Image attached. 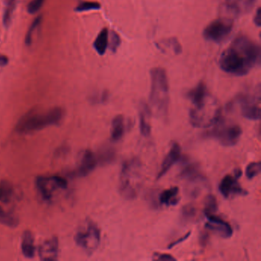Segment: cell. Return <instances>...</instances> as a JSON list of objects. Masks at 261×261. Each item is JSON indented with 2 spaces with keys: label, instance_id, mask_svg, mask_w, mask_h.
I'll use <instances>...</instances> for the list:
<instances>
[{
  "label": "cell",
  "instance_id": "1",
  "mask_svg": "<svg viewBox=\"0 0 261 261\" xmlns=\"http://www.w3.org/2000/svg\"><path fill=\"white\" fill-rule=\"evenodd\" d=\"M259 44L244 35L238 36L219 59V66L228 74L243 76L261 63Z\"/></svg>",
  "mask_w": 261,
  "mask_h": 261
},
{
  "label": "cell",
  "instance_id": "2",
  "mask_svg": "<svg viewBox=\"0 0 261 261\" xmlns=\"http://www.w3.org/2000/svg\"><path fill=\"white\" fill-rule=\"evenodd\" d=\"M64 114V109L59 107L51 108L44 113H41L37 109H31L19 120L16 131L25 134L41 130L50 126L57 125L62 121Z\"/></svg>",
  "mask_w": 261,
  "mask_h": 261
},
{
  "label": "cell",
  "instance_id": "3",
  "mask_svg": "<svg viewBox=\"0 0 261 261\" xmlns=\"http://www.w3.org/2000/svg\"><path fill=\"white\" fill-rule=\"evenodd\" d=\"M221 117V108L210 94L205 99L193 103L189 112L190 124L197 128L213 127Z\"/></svg>",
  "mask_w": 261,
  "mask_h": 261
},
{
  "label": "cell",
  "instance_id": "4",
  "mask_svg": "<svg viewBox=\"0 0 261 261\" xmlns=\"http://www.w3.org/2000/svg\"><path fill=\"white\" fill-rule=\"evenodd\" d=\"M151 90L150 101L155 111L166 116L170 104V86L165 69L154 67L150 71Z\"/></svg>",
  "mask_w": 261,
  "mask_h": 261
},
{
  "label": "cell",
  "instance_id": "5",
  "mask_svg": "<svg viewBox=\"0 0 261 261\" xmlns=\"http://www.w3.org/2000/svg\"><path fill=\"white\" fill-rule=\"evenodd\" d=\"M141 171V162L137 158L125 161L120 171L119 191L123 198L132 200L137 196L139 178Z\"/></svg>",
  "mask_w": 261,
  "mask_h": 261
},
{
  "label": "cell",
  "instance_id": "6",
  "mask_svg": "<svg viewBox=\"0 0 261 261\" xmlns=\"http://www.w3.org/2000/svg\"><path fill=\"white\" fill-rule=\"evenodd\" d=\"M74 241L87 254H93L101 242V231L98 226L94 221L87 220L74 235Z\"/></svg>",
  "mask_w": 261,
  "mask_h": 261
},
{
  "label": "cell",
  "instance_id": "7",
  "mask_svg": "<svg viewBox=\"0 0 261 261\" xmlns=\"http://www.w3.org/2000/svg\"><path fill=\"white\" fill-rule=\"evenodd\" d=\"M242 135L240 126L235 124H227L222 118L213 126V129L208 131L206 136L214 138L224 147H232L238 143Z\"/></svg>",
  "mask_w": 261,
  "mask_h": 261
},
{
  "label": "cell",
  "instance_id": "8",
  "mask_svg": "<svg viewBox=\"0 0 261 261\" xmlns=\"http://www.w3.org/2000/svg\"><path fill=\"white\" fill-rule=\"evenodd\" d=\"M233 27V22L231 20L219 19L205 27L203 31V36L206 40L213 43H223L229 37Z\"/></svg>",
  "mask_w": 261,
  "mask_h": 261
},
{
  "label": "cell",
  "instance_id": "9",
  "mask_svg": "<svg viewBox=\"0 0 261 261\" xmlns=\"http://www.w3.org/2000/svg\"><path fill=\"white\" fill-rule=\"evenodd\" d=\"M260 101L261 95L259 90L255 94H240L233 102L239 104L240 113L243 117L251 120H259L261 119Z\"/></svg>",
  "mask_w": 261,
  "mask_h": 261
},
{
  "label": "cell",
  "instance_id": "10",
  "mask_svg": "<svg viewBox=\"0 0 261 261\" xmlns=\"http://www.w3.org/2000/svg\"><path fill=\"white\" fill-rule=\"evenodd\" d=\"M36 184L41 196L45 201L51 199L53 193L57 189H66L67 187V179L60 175L37 177Z\"/></svg>",
  "mask_w": 261,
  "mask_h": 261
},
{
  "label": "cell",
  "instance_id": "11",
  "mask_svg": "<svg viewBox=\"0 0 261 261\" xmlns=\"http://www.w3.org/2000/svg\"><path fill=\"white\" fill-rule=\"evenodd\" d=\"M241 171L237 170L235 176L231 175H227L222 178L219 184V191L224 198H229L230 196L233 195H239V196H246L247 192L240 186L239 182V178L241 175Z\"/></svg>",
  "mask_w": 261,
  "mask_h": 261
},
{
  "label": "cell",
  "instance_id": "12",
  "mask_svg": "<svg viewBox=\"0 0 261 261\" xmlns=\"http://www.w3.org/2000/svg\"><path fill=\"white\" fill-rule=\"evenodd\" d=\"M208 219V222L205 224V228L210 231L218 234L224 239H229L233 235V229L231 228L229 223L223 220L218 216L214 214H205Z\"/></svg>",
  "mask_w": 261,
  "mask_h": 261
},
{
  "label": "cell",
  "instance_id": "13",
  "mask_svg": "<svg viewBox=\"0 0 261 261\" xmlns=\"http://www.w3.org/2000/svg\"><path fill=\"white\" fill-rule=\"evenodd\" d=\"M59 241L57 237L44 240L38 250V254L42 261H56L59 257Z\"/></svg>",
  "mask_w": 261,
  "mask_h": 261
},
{
  "label": "cell",
  "instance_id": "14",
  "mask_svg": "<svg viewBox=\"0 0 261 261\" xmlns=\"http://www.w3.org/2000/svg\"><path fill=\"white\" fill-rule=\"evenodd\" d=\"M181 158V147L178 143H173L172 145L171 149L170 152H168L166 158L162 162L160 170L157 175V179H160L161 178L164 176L169 170L171 169L172 166L175 164V162H178Z\"/></svg>",
  "mask_w": 261,
  "mask_h": 261
},
{
  "label": "cell",
  "instance_id": "15",
  "mask_svg": "<svg viewBox=\"0 0 261 261\" xmlns=\"http://www.w3.org/2000/svg\"><path fill=\"white\" fill-rule=\"evenodd\" d=\"M97 165V159L94 152L90 150H85L81 157V164L78 166L75 174L79 177L87 176L94 171Z\"/></svg>",
  "mask_w": 261,
  "mask_h": 261
},
{
  "label": "cell",
  "instance_id": "16",
  "mask_svg": "<svg viewBox=\"0 0 261 261\" xmlns=\"http://www.w3.org/2000/svg\"><path fill=\"white\" fill-rule=\"evenodd\" d=\"M179 175L191 183H201L205 185L208 183L206 177L203 175L200 171L199 166L196 163L188 164L182 170Z\"/></svg>",
  "mask_w": 261,
  "mask_h": 261
},
{
  "label": "cell",
  "instance_id": "17",
  "mask_svg": "<svg viewBox=\"0 0 261 261\" xmlns=\"http://www.w3.org/2000/svg\"><path fill=\"white\" fill-rule=\"evenodd\" d=\"M139 113H140V132L143 136L147 137L150 136V132H151V125H150L151 111L147 103H140Z\"/></svg>",
  "mask_w": 261,
  "mask_h": 261
},
{
  "label": "cell",
  "instance_id": "18",
  "mask_svg": "<svg viewBox=\"0 0 261 261\" xmlns=\"http://www.w3.org/2000/svg\"><path fill=\"white\" fill-rule=\"evenodd\" d=\"M22 252L23 255L28 259L33 258L36 255V247L35 245V239L33 234L30 231H25L22 237Z\"/></svg>",
  "mask_w": 261,
  "mask_h": 261
},
{
  "label": "cell",
  "instance_id": "19",
  "mask_svg": "<svg viewBox=\"0 0 261 261\" xmlns=\"http://www.w3.org/2000/svg\"><path fill=\"white\" fill-rule=\"evenodd\" d=\"M178 193H179V189L175 186L166 189L159 196V203L161 205H166V206L176 205L179 201Z\"/></svg>",
  "mask_w": 261,
  "mask_h": 261
},
{
  "label": "cell",
  "instance_id": "20",
  "mask_svg": "<svg viewBox=\"0 0 261 261\" xmlns=\"http://www.w3.org/2000/svg\"><path fill=\"white\" fill-rule=\"evenodd\" d=\"M124 117L118 115L112 120L111 139L113 141H118L124 136L125 132V123Z\"/></svg>",
  "mask_w": 261,
  "mask_h": 261
},
{
  "label": "cell",
  "instance_id": "21",
  "mask_svg": "<svg viewBox=\"0 0 261 261\" xmlns=\"http://www.w3.org/2000/svg\"><path fill=\"white\" fill-rule=\"evenodd\" d=\"M109 32L107 28H103L94 42V48L100 55H104L108 48Z\"/></svg>",
  "mask_w": 261,
  "mask_h": 261
},
{
  "label": "cell",
  "instance_id": "22",
  "mask_svg": "<svg viewBox=\"0 0 261 261\" xmlns=\"http://www.w3.org/2000/svg\"><path fill=\"white\" fill-rule=\"evenodd\" d=\"M14 189L9 181L2 179L0 181V201L7 204L13 199Z\"/></svg>",
  "mask_w": 261,
  "mask_h": 261
},
{
  "label": "cell",
  "instance_id": "23",
  "mask_svg": "<svg viewBox=\"0 0 261 261\" xmlns=\"http://www.w3.org/2000/svg\"><path fill=\"white\" fill-rule=\"evenodd\" d=\"M116 159V152L113 148L104 147L100 150L97 160L102 165L110 164Z\"/></svg>",
  "mask_w": 261,
  "mask_h": 261
},
{
  "label": "cell",
  "instance_id": "24",
  "mask_svg": "<svg viewBox=\"0 0 261 261\" xmlns=\"http://www.w3.org/2000/svg\"><path fill=\"white\" fill-rule=\"evenodd\" d=\"M0 224H4L9 228H16L18 226L19 219L13 214L4 211L0 206Z\"/></svg>",
  "mask_w": 261,
  "mask_h": 261
},
{
  "label": "cell",
  "instance_id": "25",
  "mask_svg": "<svg viewBox=\"0 0 261 261\" xmlns=\"http://www.w3.org/2000/svg\"><path fill=\"white\" fill-rule=\"evenodd\" d=\"M43 21V16H38L31 24L30 27L28 28L27 31L26 35L25 37V43L27 46H30L32 43V39H33L34 33L35 31L37 29L38 27L41 25V22Z\"/></svg>",
  "mask_w": 261,
  "mask_h": 261
},
{
  "label": "cell",
  "instance_id": "26",
  "mask_svg": "<svg viewBox=\"0 0 261 261\" xmlns=\"http://www.w3.org/2000/svg\"><path fill=\"white\" fill-rule=\"evenodd\" d=\"M17 0H8L3 14V24L5 27L9 26L12 21L13 13L16 9Z\"/></svg>",
  "mask_w": 261,
  "mask_h": 261
},
{
  "label": "cell",
  "instance_id": "27",
  "mask_svg": "<svg viewBox=\"0 0 261 261\" xmlns=\"http://www.w3.org/2000/svg\"><path fill=\"white\" fill-rule=\"evenodd\" d=\"M101 5L99 2H90V1H81L75 7L74 10L77 13H83L90 10H98L101 9Z\"/></svg>",
  "mask_w": 261,
  "mask_h": 261
},
{
  "label": "cell",
  "instance_id": "28",
  "mask_svg": "<svg viewBox=\"0 0 261 261\" xmlns=\"http://www.w3.org/2000/svg\"><path fill=\"white\" fill-rule=\"evenodd\" d=\"M261 172V163L260 162H251L246 168V176L248 179H252L258 176Z\"/></svg>",
  "mask_w": 261,
  "mask_h": 261
},
{
  "label": "cell",
  "instance_id": "29",
  "mask_svg": "<svg viewBox=\"0 0 261 261\" xmlns=\"http://www.w3.org/2000/svg\"><path fill=\"white\" fill-rule=\"evenodd\" d=\"M205 214H214L217 212L218 202L213 195H208L205 199Z\"/></svg>",
  "mask_w": 261,
  "mask_h": 261
},
{
  "label": "cell",
  "instance_id": "30",
  "mask_svg": "<svg viewBox=\"0 0 261 261\" xmlns=\"http://www.w3.org/2000/svg\"><path fill=\"white\" fill-rule=\"evenodd\" d=\"M162 44V45H166L168 47H170L175 55H179V54L182 53V46H181L180 43H179V42H178L176 38H171V39L163 41Z\"/></svg>",
  "mask_w": 261,
  "mask_h": 261
},
{
  "label": "cell",
  "instance_id": "31",
  "mask_svg": "<svg viewBox=\"0 0 261 261\" xmlns=\"http://www.w3.org/2000/svg\"><path fill=\"white\" fill-rule=\"evenodd\" d=\"M226 6L228 10L231 11L235 14H240L241 11V1L242 0H225Z\"/></svg>",
  "mask_w": 261,
  "mask_h": 261
},
{
  "label": "cell",
  "instance_id": "32",
  "mask_svg": "<svg viewBox=\"0 0 261 261\" xmlns=\"http://www.w3.org/2000/svg\"><path fill=\"white\" fill-rule=\"evenodd\" d=\"M45 0H31L27 5V11L29 14H36L39 12Z\"/></svg>",
  "mask_w": 261,
  "mask_h": 261
},
{
  "label": "cell",
  "instance_id": "33",
  "mask_svg": "<svg viewBox=\"0 0 261 261\" xmlns=\"http://www.w3.org/2000/svg\"><path fill=\"white\" fill-rule=\"evenodd\" d=\"M196 208L193 205H186L182 211V218L185 221H189L196 216Z\"/></svg>",
  "mask_w": 261,
  "mask_h": 261
},
{
  "label": "cell",
  "instance_id": "34",
  "mask_svg": "<svg viewBox=\"0 0 261 261\" xmlns=\"http://www.w3.org/2000/svg\"><path fill=\"white\" fill-rule=\"evenodd\" d=\"M120 43H121V39H120V36L115 31H112L110 33V42H109V44H108L109 49L111 50L113 52H116Z\"/></svg>",
  "mask_w": 261,
  "mask_h": 261
},
{
  "label": "cell",
  "instance_id": "35",
  "mask_svg": "<svg viewBox=\"0 0 261 261\" xmlns=\"http://www.w3.org/2000/svg\"><path fill=\"white\" fill-rule=\"evenodd\" d=\"M108 91H104L100 95H95L92 97L91 101L94 103H104L108 100Z\"/></svg>",
  "mask_w": 261,
  "mask_h": 261
},
{
  "label": "cell",
  "instance_id": "36",
  "mask_svg": "<svg viewBox=\"0 0 261 261\" xmlns=\"http://www.w3.org/2000/svg\"><path fill=\"white\" fill-rule=\"evenodd\" d=\"M190 235L191 231H189V233L185 234V235H184V236H182V238H180V239H178V240H175V241L172 242V243H170V245H169V247H168V248L172 249L173 248V247H175V246H177L178 245V244H180V243H182V242H184L185 241V240H187Z\"/></svg>",
  "mask_w": 261,
  "mask_h": 261
},
{
  "label": "cell",
  "instance_id": "37",
  "mask_svg": "<svg viewBox=\"0 0 261 261\" xmlns=\"http://www.w3.org/2000/svg\"><path fill=\"white\" fill-rule=\"evenodd\" d=\"M155 257V259L159 260V261H176L174 257L172 256L170 254H156L154 255Z\"/></svg>",
  "mask_w": 261,
  "mask_h": 261
},
{
  "label": "cell",
  "instance_id": "38",
  "mask_svg": "<svg viewBox=\"0 0 261 261\" xmlns=\"http://www.w3.org/2000/svg\"><path fill=\"white\" fill-rule=\"evenodd\" d=\"M261 9L258 8V10H257L256 15L254 16V22L255 23V25L257 26L260 27L261 25Z\"/></svg>",
  "mask_w": 261,
  "mask_h": 261
},
{
  "label": "cell",
  "instance_id": "39",
  "mask_svg": "<svg viewBox=\"0 0 261 261\" xmlns=\"http://www.w3.org/2000/svg\"><path fill=\"white\" fill-rule=\"evenodd\" d=\"M208 234L207 232L205 233H203L202 235L200 237V244H201L202 247H205L207 244V242H208Z\"/></svg>",
  "mask_w": 261,
  "mask_h": 261
},
{
  "label": "cell",
  "instance_id": "40",
  "mask_svg": "<svg viewBox=\"0 0 261 261\" xmlns=\"http://www.w3.org/2000/svg\"><path fill=\"white\" fill-rule=\"evenodd\" d=\"M9 62V58L5 55L0 54V67H5Z\"/></svg>",
  "mask_w": 261,
  "mask_h": 261
}]
</instances>
